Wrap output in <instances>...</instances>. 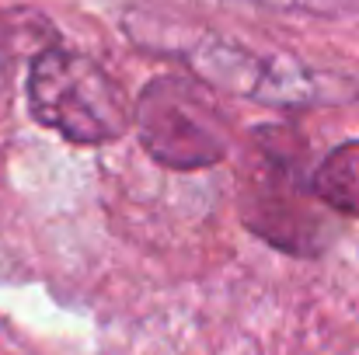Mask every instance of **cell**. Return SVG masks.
I'll list each match as a JSON object with an SVG mask.
<instances>
[{
    "mask_svg": "<svg viewBox=\"0 0 359 355\" xmlns=\"http://www.w3.org/2000/svg\"><path fill=\"white\" fill-rule=\"evenodd\" d=\"M143 150L175 171L213 167L227 157V118L206 84L189 77H157L136 102Z\"/></svg>",
    "mask_w": 359,
    "mask_h": 355,
    "instance_id": "3957f363",
    "label": "cell"
},
{
    "mask_svg": "<svg viewBox=\"0 0 359 355\" xmlns=\"http://www.w3.org/2000/svg\"><path fill=\"white\" fill-rule=\"evenodd\" d=\"M314 192L332 213L359 216V139L335 146L314 171Z\"/></svg>",
    "mask_w": 359,
    "mask_h": 355,
    "instance_id": "277c9868",
    "label": "cell"
},
{
    "mask_svg": "<svg viewBox=\"0 0 359 355\" xmlns=\"http://www.w3.org/2000/svg\"><path fill=\"white\" fill-rule=\"evenodd\" d=\"M241 206L244 223L279 251L318 254L332 237L325 220L328 206L318 199L314 178H304L297 157L269 129L258 132V150L248 157Z\"/></svg>",
    "mask_w": 359,
    "mask_h": 355,
    "instance_id": "7a4b0ae2",
    "label": "cell"
},
{
    "mask_svg": "<svg viewBox=\"0 0 359 355\" xmlns=\"http://www.w3.org/2000/svg\"><path fill=\"white\" fill-rule=\"evenodd\" d=\"M28 109L42 125L74 143H112L129 125L122 88L77 49L53 46L28 67Z\"/></svg>",
    "mask_w": 359,
    "mask_h": 355,
    "instance_id": "6da1fadb",
    "label": "cell"
}]
</instances>
